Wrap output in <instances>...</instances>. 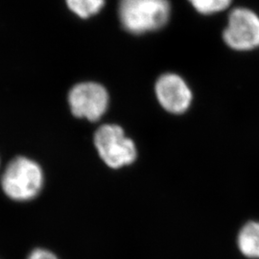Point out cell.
I'll return each mask as SVG.
<instances>
[{
  "mask_svg": "<svg viewBox=\"0 0 259 259\" xmlns=\"http://www.w3.org/2000/svg\"><path fill=\"white\" fill-rule=\"evenodd\" d=\"M94 145L103 161L112 169L130 165L138 157L135 142L118 125L101 126L94 135Z\"/></svg>",
  "mask_w": 259,
  "mask_h": 259,
  "instance_id": "4",
  "label": "cell"
},
{
  "mask_svg": "<svg viewBox=\"0 0 259 259\" xmlns=\"http://www.w3.org/2000/svg\"><path fill=\"white\" fill-rule=\"evenodd\" d=\"M66 4L78 17L87 19L102 9L105 0H66Z\"/></svg>",
  "mask_w": 259,
  "mask_h": 259,
  "instance_id": "9",
  "label": "cell"
},
{
  "mask_svg": "<svg viewBox=\"0 0 259 259\" xmlns=\"http://www.w3.org/2000/svg\"><path fill=\"white\" fill-rule=\"evenodd\" d=\"M27 259H59L52 251L46 249H35L29 254Z\"/></svg>",
  "mask_w": 259,
  "mask_h": 259,
  "instance_id": "10",
  "label": "cell"
},
{
  "mask_svg": "<svg viewBox=\"0 0 259 259\" xmlns=\"http://www.w3.org/2000/svg\"><path fill=\"white\" fill-rule=\"evenodd\" d=\"M224 44L236 52H249L259 47V14L238 6L230 10L222 31Z\"/></svg>",
  "mask_w": 259,
  "mask_h": 259,
  "instance_id": "3",
  "label": "cell"
},
{
  "mask_svg": "<svg viewBox=\"0 0 259 259\" xmlns=\"http://www.w3.org/2000/svg\"><path fill=\"white\" fill-rule=\"evenodd\" d=\"M41 167L31 158L13 159L1 178L3 192L17 202H27L36 198L44 185Z\"/></svg>",
  "mask_w": 259,
  "mask_h": 259,
  "instance_id": "2",
  "label": "cell"
},
{
  "mask_svg": "<svg viewBox=\"0 0 259 259\" xmlns=\"http://www.w3.org/2000/svg\"><path fill=\"white\" fill-rule=\"evenodd\" d=\"M237 247L249 259H259V222L250 221L244 225L237 235Z\"/></svg>",
  "mask_w": 259,
  "mask_h": 259,
  "instance_id": "7",
  "label": "cell"
},
{
  "mask_svg": "<svg viewBox=\"0 0 259 259\" xmlns=\"http://www.w3.org/2000/svg\"><path fill=\"white\" fill-rule=\"evenodd\" d=\"M196 13L204 17H211L232 9L233 0H187Z\"/></svg>",
  "mask_w": 259,
  "mask_h": 259,
  "instance_id": "8",
  "label": "cell"
},
{
  "mask_svg": "<svg viewBox=\"0 0 259 259\" xmlns=\"http://www.w3.org/2000/svg\"><path fill=\"white\" fill-rule=\"evenodd\" d=\"M110 96L105 87L94 82L77 83L68 93V104L76 117L99 120L109 107Z\"/></svg>",
  "mask_w": 259,
  "mask_h": 259,
  "instance_id": "5",
  "label": "cell"
},
{
  "mask_svg": "<svg viewBox=\"0 0 259 259\" xmlns=\"http://www.w3.org/2000/svg\"><path fill=\"white\" fill-rule=\"evenodd\" d=\"M171 13L169 0H120L118 7L122 26L138 35L166 26Z\"/></svg>",
  "mask_w": 259,
  "mask_h": 259,
  "instance_id": "1",
  "label": "cell"
},
{
  "mask_svg": "<svg viewBox=\"0 0 259 259\" xmlns=\"http://www.w3.org/2000/svg\"><path fill=\"white\" fill-rule=\"evenodd\" d=\"M155 93L159 105L168 112L182 114L188 111L193 93L181 75L168 72L161 75L155 84Z\"/></svg>",
  "mask_w": 259,
  "mask_h": 259,
  "instance_id": "6",
  "label": "cell"
}]
</instances>
